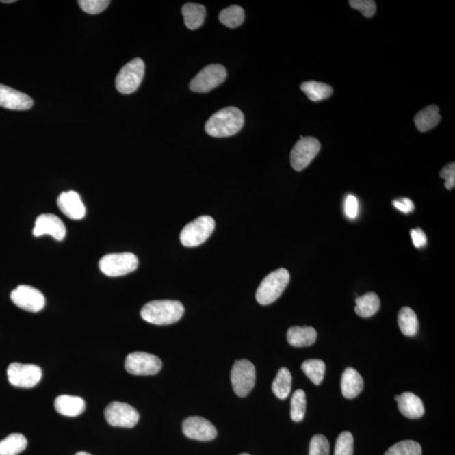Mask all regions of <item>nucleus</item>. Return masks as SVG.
<instances>
[{
  "label": "nucleus",
  "instance_id": "1",
  "mask_svg": "<svg viewBox=\"0 0 455 455\" xmlns=\"http://www.w3.org/2000/svg\"><path fill=\"white\" fill-rule=\"evenodd\" d=\"M245 118L239 109L231 107L216 112L206 122L205 131L211 137L226 138L242 130Z\"/></svg>",
  "mask_w": 455,
  "mask_h": 455
},
{
  "label": "nucleus",
  "instance_id": "2",
  "mask_svg": "<svg viewBox=\"0 0 455 455\" xmlns=\"http://www.w3.org/2000/svg\"><path fill=\"white\" fill-rule=\"evenodd\" d=\"M183 304L177 300H155L141 309V317L148 323L158 326L171 325L183 316Z\"/></svg>",
  "mask_w": 455,
  "mask_h": 455
},
{
  "label": "nucleus",
  "instance_id": "3",
  "mask_svg": "<svg viewBox=\"0 0 455 455\" xmlns=\"http://www.w3.org/2000/svg\"><path fill=\"white\" fill-rule=\"evenodd\" d=\"M290 280L289 271L285 268H279L272 272L262 280L258 287L256 298L261 305L272 304L281 296Z\"/></svg>",
  "mask_w": 455,
  "mask_h": 455
},
{
  "label": "nucleus",
  "instance_id": "4",
  "mask_svg": "<svg viewBox=\"0 0 455 455\" xmlns=\"http://www.w3.org/2000/svg\"><path fill=\"white\" fill-rule=\"evenodd\" d=\"M216 229V221L210 216H200L190 222L182 229L180 239L185 247H196L202 245Z\"/></svg>",
  "mask_w": 455,
  "mask_h": 455
},
{
  "label": "nucleus",
  "instance_id": "5",
  "mask_svg": "<svg viewBox=\"0 0 455 455\" xmlns=\"http://www.w3.org/2000/svg\"><path fill=\"white\" fill-rule=\"evenodd\" d=\"M138 259L130 252L105 255L99 261V268L103 274L108 276H121L136 270Z\"/></svg>",
  "mask_w": 455,
  "mask_h": 455
},
{
  "label": "nucleus",
  "instance_id": "6",
  "mask_svg": "<svg viewBox=\"0 0 455 455\" xmlns=\"http://www.w3.org/2000/svg\"><path fill=\"white\" fill-rule=\"evenodd\" d=\"M231 378L235 394L239 398H246L256 383V367L249 360H238L233 365Z\"/></svg>",
  "mask_w": 455,
  "mask_h": 455
},
{
  "label": "nucleus",
  "instance_id": "7",
  "mask_svg": "<svg viewBox=\"0 0 455 455\" xmlns=\"http://www.w3.org/2000/svg\"><path fill=\"white\" fill-rule=\"evenodd\" d=\"M144 70L145 65L140 58L130 61L116 76V90L125 94L135 92L144 79Z\"/></svg>",
  "mask_w": 455,
  "mask_h": 455
},
{
  "label": "nucleus",
  "instance_id": "8",
  "mask_svg": "<svg viewBox=\"0 0 455 455\" xmlns=\"http://www.w3.org/2000/svg\"><path fill=\"white\" fill-rule=\"evenodd\" d=\"M227 71L223 65L210 64L203 68L190 82V89L196 93H207L225 81Z\"/></svg>",
  "mask_w": 455,
  "mask_h": 455
},
{
  "label": "nucleus",
  "instance_id": "9",
  "mask_svg": "<svg viewBox=\"0 0 455 455\" xmlns=\"http://www.w3.org/2000/svg\"><path fill=\"white\" fill-rule=\"evenodd\" d=\"M10 385L20 388H32L42 380L41 367L34 364L12 363L7 369Z\"/></svg>",
  "mask_w": 455,
  "mask_h": 455
},
{
  "label": "nucleus",
  "instance_id": "10",
  "mask_svg": "<svg viewBox=\"0 0 455 455\" xmlns=\"http://www.w3.org/2000/svg\"><path fill=\"white\" fill-rule=\"evenodd\" d=\"M161 367V360L148 352L130 353L125 361L126 370L133 376H155L159 372Z\"/></svg>",
  "mask_w": 455,
  "mask_h": 455
},
{
  "label": "nucleus",
  "instance_id": "11",
  "mask_svg": "<svg viewBox=\"0 0 455 455\" xmlns=\"http://www.w3.org/2000/svg\"><path fill=\"white\" fill-rule=\"evenodd\" d=\"M320 151L317 138L300 136L290 155V162L294 170L301 171L307 168Z\"/></svg>",
  "mask_w": 455,
  "mask_h": 455
},
{
  "label": "nucleus",
  "instance_id": "12",
  "mask_svg": "<svg viewBox=\"0 0 455 455\" xmlns=\"http://www.w3.org/2000/svg\"><path fill=\"white\" fill-rule=\"evenodd\" d=\"M105 420L114 427L132 428L140 421V414L127 403L114 402L105 410Z\"/></svg>",
  "mask_w": 455,
  "mask_h": 455
},
{
  "label": "nucleus",
  "instance_id": "13",
  "mask_svg": "<svg viewBox=\"0 0 455 455\" xmlns=\"http://www.w3.org/2000/svg\"><path fill=\"white\" fill-rule=\"evenodd\" d=\"M10 298L16 307L32 313L41 311L46 304L41 291L28 285L18 286L10 294Z\"/></svg>",
  "mask_w": 455,
  "mask_h": 455
},
{
  "label": "nucleus",
  "instance_id": "14",
  "mask_svg": "<svg viewBox=\"0 0 455 455\" xmlns=\"http://www.w3.org/2000/svg\"><path fill=\"white\" fill-rule=\"evenodd\" d=\"M182 431L188 439L207 442L216 438L217 429L209 420L201 417H190L182 424Z\"/></svg>",
  "mask_w": 455,
  "mask_h": 455
},
{
  "label": "nucleus",
  "instance_id": "15",
  "mask_svg": "<svg viewBox=\"0 0 455 455\" xmlns=\"http://www.w3.org/2000/svg\"><path fill=\"white\" fill-rule=\"evenodd\" d=\"M45 235H49L60 242L66 236V227L63 221L54 214H41L36 220L34 235L40 237Z\"/></svg>",
  "mask_w": 455,
  "mask_h": 455
},
{
  "label": "nucleus",
  "instance_id": "16",
  "mask_svg": "<svg viewBox=\"0 0 455 455\" xmlns=\"http://www.w3.org/2000/svg\"><path fill=\"white\" fill-rule=\"evenodd\" d=\"M34 105V100L27 94L10 87L0 85V107L10 110L25 111Z\"/></svg>",
  "mask_w": 455,
  "mask_h": 455
},
{
  "label": "nucleus",
  "instance_id": "17",
  "mask_svg": "<svg viewBox=\"0 0 455 455\" xmlns=\"http://www.w3.org/2000/svg\"><path fill=\"white\" fill-rule=\"evenodd\" d=\"M57 206L62 213L71 220H82L86 216V207L81 198L75 191L64 192L58 196Z\"/></svg>",
  "mask_w": 455,
  "mask_h": 455
},
{
  "label": "nucleus",
  "instance_id": "18",
  "mask_svg": "<svg viewBox=\"0 0 455 455\" xmlns=\"http://www.w3.org/2000/svg\"><path fill=\"white\" fill-rule=\"evenodd\" d=\"M400 413L404 417L410 419H418L424 416L425 409L424 402L420 398L411 392H404L400 395H396Z\"/></svg>",
  "mask_w": 455,
  "mask_h": 455
},
{
  "label": "nucleus",
  "instance_id": "19",
  "mask_svg": "<svg viewBox=\"0 0 455 455\" xmlns=\"http://www.w3.org/2000/svg\"><path fill=\"white\" fill-rule=\"evenodd\" d=\"M54 407L58 413L65 417H75L81 415L86 410V402L79 396L63 395L57 396Z\"/></svg>",
  "mask_w": 455,
  "mask_h": 455
},
{
  "label": "nucleus",
  "instance_id": "20",
  "mask_svg": "<svg viewBox=\"0 0 455 455\" xmlns=\"http://www.w3.org/2000/svg\"><path fill=\"white\" fill-rule=\"evenodd\" d=\"M364 387L363 380L358 371L348 367L341 377V393L345 398L353 399L359 395Z\"/></svg>",
  "mask_w": 455,
  "mask_h": 455
},
{
  "label": "nucleus",
  "instance_id": "21",
  "mask_svg": "<svg viewBox=\"0 0 455 455\" xmlns=\"http://www.w3.org/2000/svg\"><path fill=\"white\" fill-rule=\"evenodd\" d=\"M317 333L311 326H293L287 330V339L293 347H309L315 343Z\"/></svg>",
  "mask_w": 455,
  "mask_h": 455
},
{
  "label": "nucleus",
  "instance_id": "22",
  "mask_svg": "<svg viewBox=\"0 0 455 455\" xmlns=\"http://www.w3.org/2000/svg\"><path fill=\"white\" fill-rule=\"evenodd\" d=\"M441 116L439 114V108L437 105H432L418 112L415 116L414 122L417 129L421 133H426L434 129L441 121Z\"/></svg>",
  "mask_w": 455,
  "mask_h": 455
},
{
  "label": "nucleus",
  "instance_id": "23",
  "mask_svg": "<svg viewBox=\"0 0 455 455\" xmlns=\"http://www.w3.org/2000/svg\"><path fill=\"white\" fill-rule=\"evenodd\" d=\"M185 27L190 30H196L202 27L206 18V8L198 3H188L182 7Z\"/></svg>",
  "mask_w": 455,
  "mask_h": 455
},
{
  "label": "nucleus",
  "instance_id": "24",
  "mask_svg": "<svg viewBox=\"0 0 455 455\" xmlns=\"http://www.w3.org/2000/svg\"><path fill=\"white\" fill-rule=\"evenodd\" d=\"M380 307V298L376 293H367L356 298L355 312L360 317H371L376 314Z\"/></svg>",
  "mask_w": 455,
  "mask_h": 455
},
{
  "label": "nucleus",
  "instance_id": "25",
  "mask_svg": "<svg viewBox=\"0 0 455 455\" xmlns=\"http://www.w3.org/2000/svg\"><path fill=\"white\" fill-rule=\"evenodd\" d=\"M398 325L402 333L406 337L416 336L419 328V322L413 309L403 307L398 315Z\"/></svg>",
  "mask_w": 455,
  "mask_h": 455
},
{
  "label": "nucleus",
  "instance_id": "26",
  "mask_svg": "<svg viewBox=\"0 0 455 455\" xmlns=\"http://www.w3.org/2000/svg\"><path fill=\"white\" fill-rule=\"evenodd\" d=\"M27 447V440L20 433H12L0 441V455H17Z\"/></svg>",
  "mask_w": 455,
  "mask_h": 455
},
{
  "label": "nucleus",
  "instance_id": "27",
  "mask_svg": "<svg viewBox=\"0 0 455 455\" xmlns=\"http://www.w3.org/2000/svg\"><path fill=\"white\" fill-rule=\"evenodd\" d=\"M300 89L312 101H320L327 99L333 93V90L326 83L309 81L302 83Z\"/></svg>",
  "mask_w": 455,
  "mask_h": 455
},
{
  "label": "nucleus",
  "instance_id": "28",
  "mask_svg": "<svg viewBox=\"0 0 455 455\" xmlns=\"http://www.w3.org/2000/svg\"><path fill=\"white\" fill-rule=\"evenodd\" d=\"M291 387H292V376H291L290 371L286 367H282L273 381L272 392L274 393L276 398L285 400L290 394Z\"/></svg>",
  "mask_w": 455,
  "mask_h": 455
},
{
  "label": "nucleus",
  "instance_id": "29",
  "mask_svg": "<svg viewBox=\"0 0 455 455\" xmlns=\"http://www.w3.org/2000/svg\"><path fill=\"white\" fill-rule=\"evenodd\" d=\"M301 369L313 384L315 385L322 384L326 373V364L322 360H307L302 363Z\"/></svg>",
  "mask_w": 455,
  "mask_h": 455
},
{
  "label": "nucleus",
  "instance_id": "30",
  "mask_svg": "<svg viewBox=\"0 0 455 455\" xmlns=\"http://www.w3.org/2000/svg\"><path fill=\"white\" fill-rule=\"evenodd\" d=\"M218 19L225 27L236 28L243 23L244 19H245V12L240 6H229L222 10Z\"/></svg>",
  "mask_w": 455,
  "mask_h": 455
},
{
  "label": "nucleus",
  "instance_id": "31",
  "mask_svg": "<svg viewBox=\"0 0 455 455\" xmlns=\"http://www.w3.org/2000/svg\"><path fill=\"white\" fill-rule=\"evenodd\" d=\"M307 395L303 389H297L291 399V418L296 422L303 421L307 411Z\"/></svg>",
  "mask_w": 455,
  "mask_h": 455
},
{
  "label": "nucleus",
  "instance_id": "32",
  "mask_svg": "<svg viewBox=\"0 0 455 455\" xmlns=\"http://www.w3.org/2000/svg\"><path fill=\"white\" fill-rule=\"evenodd\" d=\"M384 455H421V447L413 440H404L389 447Z\"/></svg>",
  "mask_w": 455,
  "mask_h": 455
},
{
  "label": "nucleus",
  "instance_id": "33",
  "mask_svg": "<svg viewBox=\"0 0 455 455\" xmlns=\"http://www.w3.org/2000/svg\"><path fill=\"white\" fill-rule=\"evenodd\" d=\"M354 439L351 432H342L337 439L334 455H352Z\"/></svg>",
  "mask_w": 455,
  "mask_h": 455
},
{
  "label": "nucleus",
  "instance_id": "34",
  "mask_svg": "<svg viewBox=\"0 0 455 455\" xmlns=\"http://www.w3.org/2000/svg\"><path fill=\"white\" fill-rule=\"evenodd\" d=\"M109 0H79L78 1L83 12L90 14H100L110 5Z\"/></svg>",
  "mask_w": 455,
  "mask_h": 455
},
{
  "label": "nucleus",
  "instance_id": "35",
  "mask_svg": "<svg viewBox=\"0 0 455 455\" xmlns=\"http://www.w3.org/2000/svg\"><path fill=\"white\" fill-rule=\"evenodd\" d=\"M330 444L328 440L324 435L313 437L309 444V455H329Z\"/></svg>",
  "mask_w": 455,
  "mask_h": 455
},
{
  "label": "nucleus",
  "instance_id": "36",
  "mask_svg": "<svg viewBox=\"0 0 455 455\" xmlns=\"http://www.w3.org/2000/svg\"><path fill=\"white\" fill-rule=\"evenodd\" d=\"M349 5L359 10L366 18H372L376 12V2L373 0H351Z\"/></svg>",
  "mask_w": 455,
  "mask_h": 455
},
{
  "label": "nucleus",
  "instance_id": "37",
  "mask_svg": "<svg viewBox=\"0 0 455 455\" xmlns=\"http://www.w3.org/2000/svg\"><path fill=\"white\" fill-rule=\"evenodd\" d=\"M440 177L445 180V187L447 190L454 188L455 185V164L450 163L444 166L441 171H440Z\"/></svg>",
  "mask_w": 455,
  "mask_h": 455
},
{
  "label": "nucleus",
  "instance_id": "38",
  "mask_svg": "<svg viewBox=\"0 0 455 455\" xmlns=\"http://www.w3.org/2000/svg\"><path fill=\"white\" fill-rule=\"evenodd\" d=\"M345 213L350 218H355L359 213V201L354 196L349 195L346 198Z\"/></svg>",
  "mask_w": 455,
  "mask_h": 455
},
{
  "label": "nucleus",
  "instance_id": "39",
  "mask_svg": "<svg viewBox=\"0 0 455 455\" xmlns=\"http://www.w3.org/2000/svg\"><path fill=\"white\" fill-rule=\"evenodd\" d=\"M411 239H413L414 246L417 248H421V247L427 245V236H426L424 231L421 229L417 228L411 229Z\"/></svg>",
  "mask_w": 455,
  "mask_h": 455
},
{
  "label": "nucleus",
  "instance_id": "40",
  "mask_svg": "<svg viewBox=\"0 0 455 455\" xmlns=\"http://www.w3.org/2000/svg\"><path fill=\"white\" fill-rule=\"evenodd\" d=\"M393 205H394L395 209H398L399 211H400V212L404 213H409L408 209H407V207L405 205H404V203L402 201V200H400V201L395 200V201L393 202Z\"/></svg>",
  "mask_w": 455,
  "mask_h": 455
},
{
  "label": "nucleus",
  "instance_id": "41",
  "mask_svg": "<svg viewBox=\"0 0 455 455\" xmlns=\"http://www.w3.org/2000/svg\"><path fill=\"white\" fill-rule=\"evenodd\" d=\"M402 201L404 203V205H406L407 209H408L409 213L413 212L415 206L414 203L409 198H402Z\"/></svg>",
  "mask_w": 455,
  "mask_h": 455
},
{
  "label": "nucleus",
  "instance_id": "42",
  "mask_svg": "<svg viewBox=\"0 0 455 455\" xmlns=\"http://www.w3.org/2000/svg\"><path fill=\"white\" fill-rule=\"evenodd\" d=\"M0 2L3 3H12L16 2V0H7V1H6V0H2V1H0Z\"/></svg>",
  "mask_w": 455,
  "mask_h": 455
},
{
  "label": "nucleus",
  "instance_id": "43",
  "mask_svg": "<svg viewBox=\"0 0 455 455\" xmlns=\"http://www.w3.org/2000/svg\"><path fill=\"white\" fill-rule=\"evenodd\" d=\"M75 455H91L89 453L85 452V451H80V452H78Z\"/></svg>",
  "mask_w": 455,
  "mask_h": 455
},
{
  "label": "nucleus",
  "instance_id": "44",
  "mask_svg": "<svg viewBox=\"0 0 455 455\" xmlns=\"http://www.w3.org/2000/svg\"><path fill=\"white\" fill-rule=\"evenodd\" d=\"M239 455H250V454H246V453H243V454H240Z\"/></svg>",
  "mask_w": 455,
  "mask_h": 455
}]
</instances>
